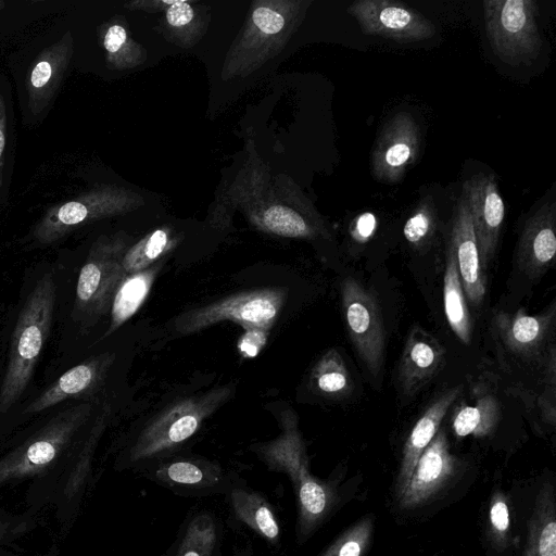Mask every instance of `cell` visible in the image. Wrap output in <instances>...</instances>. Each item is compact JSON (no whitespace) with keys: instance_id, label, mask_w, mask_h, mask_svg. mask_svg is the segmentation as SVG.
Listing matches in <instances>:
<instances>
[{"instance_id":"6da1fadb","label":"cell","mask_w":556,"mask_h":556,"mask_svg":"<svg viewBox=\"0 0 556 556\" xmlns=\"http://www.w3.org/2000/svg\"><path fill=\"white\" fill-rule=\"evenodd\" d=\"M280 433L257 444L255 452L268 469L286 473L298 504V539H308L334 511L340 502L338 479L323 480L312 475L296 414L280 413Z\"/></svg>"},{"instance_id":"7a4b0ae2","label":"cell","mask_w":556,"mask_h":556,"mask_svg":"<svg viewBox=\"0 0 556 556\" xmlns=\"http://www.w3.org/2000/svg\"><path fill=\"white\" fill-rule=\"evenodd\" d=\"M56 300L51 274L42 276L28 294L15 324L0 389V413H7L29 384L50 334Z\"/></svg>"},{"instance_id":"3957f363","label":"cell","mask_w":556,"mask_h":556,"mask_svg":"<svg viewBox=\"0 0 556 556\" xmlns=\"http://www.w3.org/2000/svg\"><path fill=\"white\" fill-rule=\"evenodd\" d=\"M232 391V386H223L166 407L139 432L129 450L128 459L142 462L178 447L230 399Z\"/></svg>"},{"instance_id":"277c9868","label":"cell","mask_w":556,"mask_h":556,"mask_svg":"<svg viewBox=\"0 0 556 556\" xmlns=\"http://www.w3.org/2000/svg\"><path fill=\"white\" fill-rule=\"evenodd\" d=\"M287 300L285 288H258L235 293L181 313L174 320L180 336L198 332L217 323L230 320L245 331L268 332Z\"/></svg>"},{"instance_id":"5b68a950","label":"cell","mask_w":556,"mask_h":556,"mask_svg":"<svg viewBox=\"0 0 556 556\" xmlns=\"http://www.w3.org/2000/svg\"><path fill=\"white\" fill-rule=\"evenodd\" d=\"M533 0L483 1L485 29L495 55L510 65L529 63L540 53L542 39Z\"/></svg>"},{"instance_id":"8992f818","label":"cell","mask_w":556,"mask_h":556,"mask_svg":"<svg viewBox=\"0 0 556 556\" xmlns=\"http://www.w3.org/2000/svg\"><path fill=\"white\" fill-rule=\"evenodd\" d=\"M89 403L60 412L39 431L0 460V484L43 470L66 448L88 420Z\"/></svg>"},{"instance_id":"52a82bcc","label":"cell","mask_w":556,"mask_h":556,"mask_svg":"<svg viewBox=\"0 0 556 556\" xmlns=\"http://www.w3.org/2000/svg\"><path fill=\"white\" fill-rule=\"evenodd\" d=\"M467 471L468 463L451 452L446 432L440 428L396 497L400 510L414 513L431 506L451 492Z\"/></svg>"},{"instance_id":"ba28073f","label":"cell","mask_w":556,"mask_h":556,"mask_svg":"<svg viewBox=\"0 0 556 556\" xmlns=\"http://www.w3.org/2000/svg\"><path fill=\"white\" fill-rule=\"evenodd\" d=\"M127 249L122 239L100 238L91 247L76 285L74 316L94 321L106 314L125 277L122 262Z\"/></svg>"},{"instance_id":"9c48e42d","label":"cell","mask_w":556,"mask_h":556,"mask_svg":"<svg viewBox=\"0 0 556 556\" xmlns=\"http://www.w3.org/2000/svg\"><path fill=\"white\" fill-rule=\"evenodd\" d=\"M341 298L349 337L370 375L377 377L386 351V330L377 300L352 277L342 281Z\"/></svg>"},{"instance_id":"30bf717a","label":"cell","mask_w":556,"mask_h":556,"mask_svg":"<svg viewBox=\"0 0 556 556\" xmlns=\"http://www.w3.org/2000/svg\"><path fill=\"white\" fill-rule=\"evenodd\" d=\"M349 12L363 33L396 41H420L434 36V25L422 14L393 0H359Z\"/></svg>"},{"instance_id":"8fae6325","label":"cell","mask_w":556,"mask_h":556,"mask_svg":"<svg viewBox=\"0 0 556 556\" xmlns=\"http://www.w3.org/2000/svg\"><path fill=\"white\" fill-rule=\"evenodd\" d=\"M115 191L93 190L65 203L50 207L35 225L31 237L40 245H49L92 220L121 211Z\"/></svg>"},{"instance_id":"7c38bea8","label":"cell","mask_w":556,"mask_h":556,"mask_svg":"<svg viewBox=\"0 0 556 556\" xmlns=\"http://www.w3.org/2000/svg\"><path fill=\"white\" fill-rule=\"evenodd\" d=\"M420 146L419 126L407 112L394 114L383 126L371 156L372 176L386 184L399 182L415 163Z\"/></svg>"},{"instance_id":"4fadbf2b","label":"cell","mask_w":556,"mask_h":556,"mask_svg":"<svg viewBox=\"0 0 556 556\" xmlns=\"http://www.w3.org/2000/svg\"><path fill=\"white\" fill-rule=\"evenodd\" d=\"M478 244L482 267L488 266L496 251L505 204L493 174H477L463 186Z\"/></svg>"},{"instance_id":"5bb4252c","label":"cell","mask_w":556,"mask_h":556,"mask_svg":"<svg viewBox=\"0 0 556 556\" xmlns=\"http://www.w3.org/2000/svg\"><path fill=\"white\" fill-rule=\"evenodd\" d=\"M445 348L420 326L406 338L397 368V381L406 397L415 396L444 367Z\"/></svg>"},{"instance_id":"9a60e30c","label":"cell","mask_w":556,"mask_h":556,"mask_svg":"<svg viewBox=\"0 0 556 556\" xmlns=\"http://www.w3.org/2000/svg\"><path fill=\"white\" fill-rule=\"evenodd\" d=\"M450 244L455 253L465 296L472 306L477 307L484 299L486 286L469 206L464 192L455 207Z\"/></svg>"},{"instance_id":"2e32d148","label":"cell","mask_w":556,"mask_h":556,"mask_svg":"<svg viewBox=\"0 0 556 556\" xmlns=\"http://www.w3.org/2000/svg\"><path fill=\"white\" fill-rule=\"evenodd\" d=\"M556 203L546 202L526 222L517 264L528 277L536 279L553 265L556 254Z\"/></svg>"},{"instance_id":"e0dca14e","label":"cell","mask_w":556,"mask_h":556,"mask_svg":"<svg viewBox=\"0 0 556 556\" xmlns=\"http://www.w3.org/2000/svg\"><path fill=\"white\" fill-rule=\"evenodd\" d=\"M74 52L71 31L47 47L37 58L26 83L27 104L33 115L41 114L52 101Z\"/></svg>"},{"instance_id":"ac0fdd59","label":"cell","mask_w":556,"mask_h":556,"mask_svg":"<svg viewBox=\"0 0 556 556\" xmlns=\"http://www.w3.org/2000/svg\"><path fill=\"white\" fill-rule=\"evenodd\" d=\"M462 391L463 386L459 384L441 392L415 422L403 445L393 488L395 497L404 491L420 455L439 431L446 413Z\"/></svg>"},{"instance_id":"d6986e66","label":"cell","mask_w":556,"mask_h":556,"mask_svg":"<svg viewBox=\"0 0 556 556\" xmlns=\"http://www.w3.org/2000/svg\"><path fill=\"white\" fill-rule=\"evenodd\" d=\"M112 362L113 355L101 354L72 367L30 402L23 413L38 414L67 399L92 394L102 383Z\"/></svg>"},{"instance_id":"ffe728a7","label":"cell","mask_w":556,"mask_h":556,"mask_svg":"<svg viewBox=\"0 0 556 556\" xmlns=\"http://www.w3.org/2000/svg\"><path fill=\"white\" fill-rule=\"evenodd\" d=\"M554 304L546 312L528 315L523 308L514 314L498 313L494 324L503 344L523 357L535 355L547 339L554 324Z\"/></svg>"},{"instance_id":"44dd1931","label":"cell","mask_w":556,"mask_h":556,"mask_svg":"<svg viewBox=\"0 0 556 556\" xmlns=\"http://www.w3.org/2000/svg\"><path fill=\"white\" fill-rule=\"evenodd\" d=\"M521 556H556V494L554 482L541 483L527 520Z\"/></svg>"},{"instance_id":"7402d4cb","label":"cell","mask_w":556,"mask_h":556,"mask_svg":"<svg viewBox=\"0 0 556 556\" xmlns=\"http://www.w3.org/2000/svg\"><path fill=\"white\" fill-rule=\"evenodd\" d=\"M152 479L172 489L204 491L219 486L224 480L222 468L203 459H174L161 464Z\"/></svg>"},{"instance_id":"603a6c76","label":"cell","mask_w":556,"mask_h":556,"mask_svg":"<svg viewBox=\"0 0 556 556\" xmlns=\"http://www.w3.org/2000/svg\"><path fill=\"white\" fill-rule=\"evenodd\" d=\"M444 313L451 330L464 344L471 341L472 326L469 308L457 269L454 250L448 243L443 278Z\"/></svg>"},{"instance_id":"cb8c5ba5","label":"cell","mask_w":556,"mask_h":556,"mask_svg":"<svg viewBox=\"0 0 556 556\" xmlns=\"http://www.w3.org/2000/svg\"><path fill=\"white\" fill-rule=\"evenodd\" d=\"M163 263L157 262L144 270L123 278L112 301L111 324L106 334L122 326L142 305Z\"/></svg>"},{"instance_id":"d4e9b609","label":"cell","mask_w":556,"mask_h":556,"mask_svg":"<svg viewBox=\"0 0 556 556\" xmlns=\"http://www.w3.org/2000/svg\"><path fill=\"white\" fill-rule=\"evenodd\" d=\"M235 516L271 544L280 538V526L271 505L261 494L235 488L230 493Z\"/></svg>"},{"instance_id":"484cf974","label":"cell","mask_w":556,"mask_h":556,"mask_svg":"<svg viewBox=\"0 0 556 556\" xmlns=\"http://www.w3.org/2000/svg\"><path fill=\"white\" fill-rule=\"evenodd\" d=\"M501 418L500 403L492 394L479 397L473 405L459 406L452 420L456 437L485 438L494 432Z\"/></svg>"},{"instance_id":"4316f807","label":"cell","mask_w":556,"mask_h":556,"mask_svg":"<svg viewBox=\"0 0 556 556\" xmlns=\"http://www.w3.org/2000/svg\"><path fill=\"white\" fill-rule=\"evenodd\" d=\"M311 383L319 394L340 399L353 390V382L341 354L328 350L315 364L311 374Z\"/></svg>"},{"instance_id":"83f0119b","label":"cell","mask_w":556,"mask_h":556,"mask_svg":"<svg viewBox=\"0 0 556 556\" xmlns=\"http://www.w3.org/2000/svg\"><path fill=\"white\" fill-rule=\"evenodd\" d=\"M486 542L497 555H505L513 545L510 508L501 488L493 490L486 507Z\"/></svg>"},{"instance_id":"f1b7e54d","label":"cell","mask_w":556,"mask_h":556,"mask_svg":"<svg viewBox=\"0 0 556 556\" xmlns=\"http://www.w3.org/2000/svg\"><path fill=\"white\" fill-rule=\"evenodd\" d=\"M216 541L214 519L208 514H199L187 526L176 556H213Z\"/></svg>"},{"instance_id":"f546056e","label":"cell","mask_w":556,"mask_h":556,"mask_svg":"<svg viewBox=\"0 0 556 556\" xmlns=\"http://www.w3.org/2000/svg\"><path fill=\"white\" fill-rule=\"evenodd\" d=\"M167 231L157 229L128 249L124 255L122 267L126 275L139 273L156 263L169 249Z\"/></svg>"},{"instance_id":"4dcf8cb0","label":"cell","mask_w":556,"mask_h":556,"mask_svg":"<svg viewBox=\"0 0 556 556\" xmlns=\"http://www.w3.org/2000/svg\"><path fill=\"white\" fill-rule=\"evenodd\" d=\"M264 227L270 232L291 238H313L324 231L307 223L295 211L280 205L270 206L263 215Z\"/></svg>"},{"instance_id":"1f68e13d","label":"cell","mask_w":556,"mask_h":556,"mask_svg":"<svg viewBox=\"0 0 556 556\" xmlns=\"http://www.w3.org/2000/svg\"><path fill=\"white\" fill-rule=\"evenodd\" d=\"M374 532V518L363 517L341 533L320 556H364Z\"/></svg>"},{"instance_id":"d6a6232c","label":"cell","mask_w":556,"mask_h":556,"mask_svg":"<svg viewBox=\"0 0 556 556\" xmlns=\"http://www.w3.org/2000/svg\"><path fill=\"white\" fill-rule=\"evenodd\" d=\"M437 228V210L430 195L424 197L416 210L406 220L403 233L405 239L414 247L419 248L428 243Z\"/></svg>"},{"instance_id":"836d02e7","label":"cell","mask_w":556,"mask_h":556,"mask_svg":"<svg viewBox=\"0 0 556 556\" xmlns=\"http://www.w3.org/2000/svg\"><path fill=\"white\" fill-rule=\"evenodd\" d=\"M110 414L111 410L108 405L103 406L100 413L98 414L90 429L86 443L80 452L78 463L70 477L68 483L66 485L67 490H77L81 482L84 481L90 465L93 451L106 428Z\"/></svg>"},{"instance_id":"e575fe53","label":"cell","mask_w":556,"mask_h":556,"mask_svg":"<svg viewBox=\"0 0 556 556\" xmlns=\"http://www.w3.org/2000/svg\"><path fill=\"white\" fill-rule=\"evenodd\" d=\"M254 24L265 34H277L283 27L285 20L276 11L268 8H257L252 15Z\"/></svg>"},{"instance_id":"d590c367","label":"cell","mask_w":556,"mask_h":556,"mask_svg":"<svg viewBox=\"0 0 556 556\" xmlns=\"http://www.w3.org/2000/svg\"><path fill=\"white\" fill-rule=\"evenodd\" d=\"M376 226V216L372 213L366 212L353 220L350 232L355 241L366 242L375 232Z\"/></svg>"},{"instance_id":"8d00e7d4","label":"cell","mask_w":556,"mask_h":556,"mask_svg":"<svg viewBox=\"0 0 556 556\" xmlns=\"http://www.w3.org/2000/svg\"><path fill=\"white\" fill-rule=\"evenodd\" d=\"M126 41L127 33L119 24L111 25L103 36V46L114 61L117 59Z\"/></svg>"},{"instance_id":"74e56055","label":"cell","mask_w":556,"mask_h":556,"mask_svg":"<svg viewBox=\"0 0 556 556\" xmlns=\"http://www.w3.org/2000/svg\"><path fill=\"white\" fill-rule=\"evenodd\" d=\"M166 18L173 26H182L193 18V10L186 1H174L167 9Z\"/></svg>"},{"instance_id":"f35d334b","label":"cell","mask_w":556,"mask_h":556,"mask_svg":"<svg viewBox=\"0 0 556 556\" xmlns=\"http://www.w3.org/2000/svg\"><path fill=\"white\" fill-rule=\"evenodd\" d=\"M267 332L252 330L247 331V336L240 342V350L247 356H254L260 348L266 342Z\"/></svg>"},{"instance_id":"ab89813d","label":"cell","mask_w":556,"mask_h":556,"mask_svg":"<svg viewBox=\"0 0 556 556\" xmlns=\"http://www.w3.org/2000/svg\"><path fill=\"white\" fill-rule=\"evenodd\" d=\"M7 144V109L0 94V188L3 181L4 151Z\"/></svg>"}]
</instances>
